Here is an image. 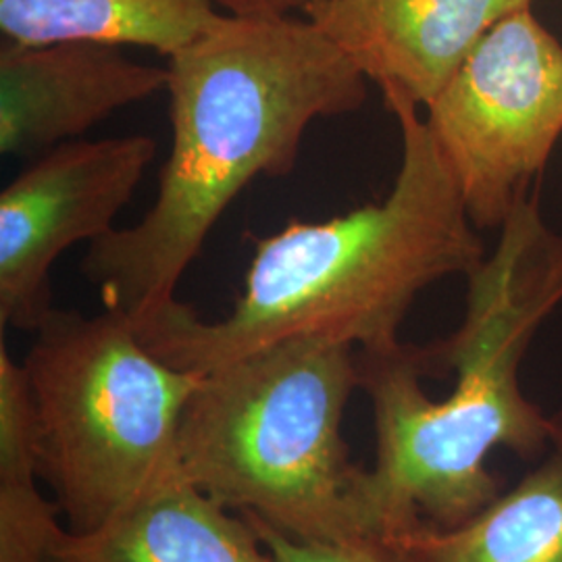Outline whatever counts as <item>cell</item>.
I'll list each match as a JSON object with an SVG mask.
<instances>
[{
    "mask_svg": "<svg viewBox=\"0 0 562 562\" xmlns=\"http://www.w3.org/2000/svg\"><path fill=\"white\" fill-rule=\"evenodd\" d=\"M561 302L562 236L525 199L469 276L452 336L357 357L375 425V464L361 469L355 494L364 533L454 529L501 496L485 464L492 450L533 457L554 442L561 413L548 417L522 394L519 367Z\"/></svg>",
    "mask_w": 562,
    "mask_h": 562,
    "instance_id": "cell-1",
    "label": "cell"
},
{
    "mask_svg": "<svg viewBox=\"0 0 562 562\" xmlns=\"http://www.w3.org/2000/svg\"><path fill=\"white\" fill-rule=\"evenodd\" d=\"M367 78L315 23L223 13L167 65L171 153L140 222L92 241L83 273L104 308L142 327L178 299L186 269L257 178L294 171L317 120L359 111Z\"/></svg>",
    "mask_w": 562,
    "mask_h": 562,
    "instance_id": "cell-2",
    "label": "cell"
},
{
    "mask_svg": "<svg viewBox=\"0 0 562 562\" xmlns=\"http://www.w3.org/2000/svg\"><path fill=\"white\" fill-rule=\"evenodd\" d=\"M398 123L402 161L382 202L327 222H288L255 238V255L232 313L204 322L176 302L138 327L162 361L206 373L288 340H323L361 352L398 346V331L425 288L471 276L485 248L417 104L383 92Z\"/></svg>",
    "mask_w": 562,
    "mask_h": 562,
    "instance_id": "cell-3",
    "label": "cell"
},
{
    "mask_svg": "<svg viewBox=\"0 0 562 562\" xmlns=\"http://www.w3.org/2000/svg\"><path fill=\"white\" fill-rule=\"evenodd\" d=\"M357 387L355 348L308 338L202 373L181 417L183 480L301 540L364 533L355 498L361 469L341 436Z\"/></svg>",
    "mask_w": 562,
    "mask_h": 562,
    "instance_id": "cell-4",
    "label": "cell"
},
{
    "mask_svg": "<svg viewBox=\"0 0 562 562\" xmlns=\"http://www.w3.org/2000/svg\"><path fill=\"white\" fill-rule=\"evenodd\" d=\"M23 361L38 475L65 527L83 533L183 480L180 425L202 373L159 359L113 308H53Z\"/></svg>",
    "mask_w": 562,
    "mask_h": 562,
    "instance_id": "cell-5",
    "label": "cell"
},
{
    "mask_svg": "<svg viewBox=\"0 0 562 562\" xmlns=\"http://www.w3.org/2000/svg\"><path fill=\"white\" fill-rule=\"evenodd\" d=\"M477 229H503L562 138V44L531 7L494 25L427 106Z\"/></svg>",
    "mask_w": 562,
    "mask_h": 562,
    "instance_id": "cell-6",
    "label": "cell"
},
{
    "mask_svg": "<svg viewBox=\"0 0 562 562\" xmlns=\"http://www.w3.org/2000/svg\"><path fill=\"white\" fill-rule=\"evenodd\" d=\"M157 144L132 134L65 142L0 194V325L36 331L53 306L50 269L80 241L101 240L132 201Z\"/></svg>",
    "mask_w": 562,
    "mask_h": 562,
    "instance_id": "cell-7",
    "label": "cell"
},
{
    "mask_svg": "<svg viewBox=\"0 0 562 562\" xmlns=\"http://www.w3.org/2000/svg\"><path fill=\"white\" fill-rule=\"evenodd\" d=\"M159 90H167V67L127 59L121 46L4 42L0 50V153L36 159Z\"/></svg>",
    "mask_w": 562,
    "mask_h": 562,
    "instance_id": "cell-8",
    "label": "cell"
},
{
    "mask_svg": "<svg viewBox=\"0 0 562 562\" xmlns=\"http://www.w3.org/2000/svg\"><path fill=\"white\" fill-rule=\"evenodd\" d=\"M533 0H313L304 18L383 92L427 106L483 36Z\"/></svg>",
    "mask_w": 562,
    "mask_h": 562,
    "instance_id": "cell-9",
    "label": "cell"
},
{
    "mask_svg": "<svg viewBox=\"0 0 562 562\" xmlns=\"http://www.w3.org/2000/svg\"><path fill=\"white\" fill-rule=\"evenodd\" d=\"M234 513L180 480L92 531L65 529L48 562H273Z\"/></svg>",
    "mask_w": 562,
    "mask_h": 562,
    "instance_id": "cell-10",
    "label": "cell"
},
{
    "mask_svg": "<svg viewBox=\"0 0 562 562\" xmlns=\"http://www.w3.org/2000/svg\"><path fill=\"white\" fill-rule=\"evenodd\" d=\"M398 540L413 562H562L561 429L548 459L454 529L419 527Z\"/></svg>",
    "mask_w": 562,
    "mask_h": 562,
    "instance_id": "cell-11",
    "label": "cell"
},
{
    "mask_svg": "<svg viewBox=\"0 0 562 562\" xmlns=\"http://www.w3.org/2000/svg\"><path fill=\"white\" fill-rule=\"evenodd\" d=\"M213 0H0L4 42H97L176 55L222 20Z\"/></svg>",
    "mask_w": 562,
    "mask_h": 562,
    "instance_id": "cell-12",
    "label": "cell"
},
{
    "mask_svg": "<svg viewBox=\"0 0 562 562\" xmlns=\"http://www.w3.org/2000/svg\"><path fill=\"white\" fill-rule=\"evenodd\" d=\"M38 480L32 387L21 369L7 367L0 373V562H48L67 529Z\"/></svg>",
    "mask_w": 562,
    "mask_h": 562,
    "instance_id": "cell-13",
    "label": "cell"
},
{
    "mask_svg": "<svg viewBox=\"0 0 562 562\" xmlns=\"http://www.w3.org/2000/svg\"><path fill=\"white\" fill-rule=\"evenodd\" d=\"M244 517L255 527L273 562H413L398 540L375 533H357L336 540H301L255 515Z\"/></svg>",
    "mask_w": 562,
    "mask_h": 562,
    "instance_id": "cell-14",
    "label": "cell"
},
{
    "mask_svg": "<svg viewBox=\"0 0 562 562\" xmlns=\"http://www.w3.org/2000/svg\"><path fill=\"white\" fill-rule=\"evenodd\" d=\"M313 0H213V4L227 13L240 18H267V15H294Z\"/></svg>",
    "mask_w": 562,
    "mask_h": 562,
    "instance_id": "cell-15",
    "label": "cell"
}]
</instances>
